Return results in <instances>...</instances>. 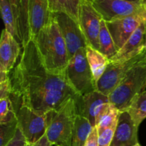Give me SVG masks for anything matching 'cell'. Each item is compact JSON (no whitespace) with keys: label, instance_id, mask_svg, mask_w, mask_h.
Instances as JSON below:
<instances>
[{"label":"cell","instance_id":"cell-30","mask_svg":"<svg viewBox=\"0 0 146 146\" xmlns=\"http://www.w3.org/2000/svg\"><path fill=\"white\" fill-rule=\"evenodd\" d=\"M84 146H99L98 145V134L96 127H94Z\"/></svg>","mask_w":146,"mask_h":146},{"label":"cell","instance_id":"cell-37","mask_svg":"<svg viewBox=\"0 0 146 146\" xmlns=\"http://www.w3.org/2000/svg\"><path fill=\"white\" fill-rule=\"evenodd\" d=\"M134 146H141V145H140L139 143H137L136 145H134Z\"/></svg>","mask_w":146,"mask_h":146},{"label":"cell","instance_id":"cell-20","mask_svg":"<svg viewBox=\"0 0 146 146\" xmlns=\"http://www.w3.org/2000/svg\"><path fill=\"white\" fill-rule=\"evenodd\" d=\"M120 115L121 111L113 104L108 103L104 105L98 114L96 121V127L100 130L117 125Z\"/></svg>","mask_w":146,"mask_h":146},{"label":"cell","instance_id":"cell-9","mask_svg":"<svg viewBox=\"0 0 146 146\" xmlns=\"http://www.w3.org/2000/svg\"><path fill=\"white\" fill-rule=\"evenodd\" d=\"M103 18L90 0H81L79 24L88 46L99 51V32Z\"/></svg>","mask_w":146,"mask_h":146},{"label":"cell","instance_id":"cell-32","mask_svg":"<svg viewBox=\"0 0 146 146\" xmlns=\"http://www.w3.org/2000/svg\"><path fill=\"white\" fill-rule=\"evenodd\" d=\"M9 4L10 5H11L13 14H14V18H15L16 24H17V18H18V9H19V0H9Z\"/></svg>","mask_w":146,"mask_h":146},{"label":"cell","instance_id":"cell-19","mask_svg":"<svg viewBox=\"0 0 146 146\" xmlns=\"http://www.w3.org/2000/svg\"><path fill=\"white\" fill-rule=\"evenodd\" d=\"M51 13H64L79 24L81 0H48Z\"/></svg>","mask_w":146,"mask_h":146},{"label":"cell","instance_id":"cell-33","mask_svg":"<svg viewBox=\"0 0 146 146\" xmlns=\"http://www.w3.org/2000/svg\"><path fill=\"white\" fill-rule=\"evenodd\" d=\"M10 78V73L7 72L5 70L0 68V83L7 81Z\"/></svg>","mask_w":146,"mask_h":146},{"label":"cell","instance_id":"cell-21","mask_svg":"<svg viewBox=\"0 0 146 146\" xmlns=\"http://www.w3.org/2000/svg\"><path fill=\"white\" fill-rule=\"evenodd\" d=\"M93 128L94 127L88 119L78 114L76 118L75 125L73 131L71 146L85 145Z\"/></svg>","mask_w":146,"mask_h":146},{"label":"cell","instance_id":"cell-34","mask_svg":"<svg viewBox=\"0 0 146 146\" xmlns=\"http://www.w3.org/2000/svg\"><path fill=\"white\" fill-rule=\"evenodd\" d=\"M139 2L142 8L143 9L144 11L146 12V0H139Z\"/></svg>","mask_w":146,"mask_h":146},{"label":"cell","instance_id":"cell-3","mask_svg":"<svg viewBox=\"0 0 146 146\" xmlns=\"http://www.w3.org/2000/svg\"><path fill=\"white\" fill-rule=\"evenodd\" d=\"M77 113L76 101L68 100L58 110L46 113L47 128L46 135L52 145L71 146L73 131Z\"/></svg>","mask_w":146,"mask_h":146},{"label":"cell","instance_id":"cell-12","mask_svg":"<svg viewBox=\"0 0 146 146\" xmlns=\"http://www.w3.org/2000/svg\"><path fill=\"white\" fill-rule=\"evenodd\" d=\"M109 98L98 91H92L79 97L76 104L77 113L89 121L93 127L104 105L109 103Z\"/></svg>","mask_w":146,"mask_h":146},{"label":"cell","instance_id":"cell-15","mask_svg":"<svg viewBox=\"0 0 146 146\" xmlns=\"http://www.w3.org/2000/svg\"><path fill=\"white\" fill-rule=\"evenodd\" d=\"M146 20L143 21L125 42L123 46L109 60L111 62L127 61L145 50Z\"/></svg>","mask_w":146,"mask_h":146},{"label":"cell","instance_id":"cell-29","mask_svg":"<svg viewBox=\"0 0 146 146\" xmlns=\"http://www.w3.org/2000/svg\"><path fill=\"white\" fill-rule=\"evenodd\" d=\"M11 94V85L10 78L7 81L0 83V99L10 98Z\"/></svg>","mask_w":146,"mask_h":146},{"label":"cell","instance_id":"cell-27","mask_svg":"<svg viewBox=\"0 0 146 146\" xmlns=\"http://www.w3.org/2000/svg\"><path fill=\"white\" fill-rule=\"evenodd\" d=\"M117 125L98 130L99 146H111Z\"/></svg>","mask_w":146,"mask_h":146},{"label":"cell","instance_id":"cell-17","mask_svg":"<svg viewBox=\"0 0 146 146\" xmlns=\"http://www.w3.org/2000/svg\"><path fill=\"white\" fill-rule=\"evenodd\" d=\"M17 28L21 47L31 40L29 24V0H19Z\"/></svg>","mask_w":146,"mask_h":146},{"label":"cell","instance_id":"cell-22","mask_svg":"<svg viewBox=\"0 0 146 146\" xmlns=\"http://www.w3.org/2000/svg\"><path fill=\"white\" fill-rule=\"evenodd\" d=\"M138 127L146 118V91L138 94L126 109Z\"/></svg>","mask_w":146,"mask_h":146},{"label":"cell","instance_id":"cell-24","mask_svg":"<svg viewBox=\"0 0 146 146\" xmlns=\"http://www.w3.org/2000/svg\"><path fill=\"white\" fill-rule=\"evenodd\" d=\"M0 10H1V14L4 27H5L4 29L8 31L20 44L15 18H14L9 0H0Z\"/></svg>","mask_w":146,"mask_h":146},{"label":"cell","instance_id":"cell-35","mask_svg":"<svg viewBox=\"0 0 146 146\" xmlns=\"http://www.w3.org/2000/svg\"><path fill=\"white\" fill-rule=\"evenodd\" d=\"M145 49L146 50V32H145Z\"/></svg>","mask_w":146,"mask_h":146},{"label":"cell","instance_id":"cell-11","mask_svg":"<svg viewBox=\"0 0 146 146\" xmlns=\"http://www.w3.org/2000/svg\"><path fill=\"white\" fill-rule=\"evenodd\" d=\"M146 20V13L106 21L118 51L123 46L140 24Z\"/></svg>","mask_w":146,"mask_h":146},{"label":"cell","instance_id":"cell-4","mask_svg":"<svg viewBox=\"0 0 146 146\" xmlns=\"http://www.w3.org/2000/svg\"><path fill=\"white\" fill-rule=\"evenodd\" d=\"M146 87V56L128 71L120 84L109 95L110 103L121 112L125 111L132 100L145 91Z\"/></svg>","mask_w":146,"mask_h":146},{"label":"cell","instance_id":"cell-6","mask_svg":"<svg viewBox=\"0 0 146 146\" xmlns=\"http://www.w3.org/2000/svg\"><path fill=\"white\" fill-rule=\"evenodd\" d=\"M18 127L25 137L28 143H34L46 134L47 117L46 113H41L21 104H13Z\"/></svg>","mask_w":146,"mask_h":146},{"label":"cell","instance_id":"cell-2","mask_svg":"<svg viewBox=\"0 0 146 146\" xmlns=\"http://www.w3.org/2000/svg\"><path fill=\"white\" fill-rule=\"evenodd\" d=\"M34 40L46 69L54 74H65L69 61L68 50L52 13L48 24Z\"/></svg>","mask_w":146,"mask_h":146},{"label":"cell","instance_id":"cell-5","mask_svg":"<svg viewBox=\"0 0 146 146\" xmlns=\"http://www.w3.org/2000/svg\"><path fill=\"white\" fill-rule=\"evenodd\" d=\"M65 75L70 85L80 96L96 90V84L87 60L86 48L78 50L70 58Z\"/></svg>","mask_w":146,"mask_h":146},{"label":"cell","instance_id":"cell-10","mask_svg":"<svg viewBox=\"0 0 146 146\" xmlns=\"http://www.w3.org/2000/svg\"><path fill=\"white\" fill-rule=\"evenodd\" d=\"M56 19L60 31L63 36L69 59L82 48L88 46L86 39L81 30L80 24L64 13H52Z\"/></svg>","mask_w":146,"mask_h":146},{"label":"cell","instance_id":"cell-13","mask_svg":"<svg viewBox=\"0 0 146 146\" xmlns=\"http://www.w3.org/2000/svg\"><path fill=\"white\" fill-rule=\"evenodd\" d=\"M138 127L127 111L121 112L111 146H134L138 143Z\"/></svg>","mask_w":146,"mask_h":146},{"label":"cell","instance_id":"cell-18","mask_svg":"<svg viewBox=\"0 0 146 146\" xmlns=\"http://www.w3.org/2000/svg\"><path fill=\"white\" fill-rule=\"evenodd\" d=\"M86 57L96 84L106 70L110 61L106 56L91 46L86 47Z\"/></svg>","mask_w":146,"mask_h":146},{"label":"cell","instance_id":"cell-7","mask_svg":"<svg viewBox=\"0 0 146 146\" xmlns=\"http://www.w3.org/2000/svg\"><path fill=\"white\" fill-rule=\"evenodd\" d=\"M146 56V50L129 60L121 62L110 61L106 70L96 84V90L109 96L125 77L130 69L136 63Z\"/></svg>","mask_w":146,"mask_h":146},{"label":"cell","instance_id":"cell-14","mask_svg":"<svg viewBox=\"0 0 146 146\" xmlns=\"http://www.w3.org/2000/svg\"><path fill=\"white\" fill-rule=\"evenodd\" d=\"M21 44L4 29L0 39V68L10 73L17 64L21 52Z\"/></svg>","mask_w":146,"mask_h":146},{"label":"cell","instance_id":"cell-1","mask_svg":"<svg viewBox=\"0 0 146 146\" xmlns=\"http://www.w3.org/2000/svg\"><path fill=\"white\" fill-rule=\"evenodd\" d=\"M21 48L19 60L10 72L13 104L46 113L59 109L71 98L77 102L80 96L65 74H54L46 69L34 39Z\"/></svg>","mask_w":146,"mask_h":146},{"label":"cell","instance_id":"cell-31","mask_svg":"<svg viewBox=\"0 0 146 146\" xmlns=\"http://www.w3.org/2000/svg\"><path fill=\"white\" fill-rule=\"evenodd\" d=\"M51 143L48 141V138H47L46 135H44L41 139L38 140L36 142L34 143H27V146H51Z\"/></svg>","mask_w":146,"mask_h":146},{"label":"cell","instance_id":"cell-26","mask_svg":"<svg viewBox=\"0 0 146 146\" xmlns=\"http://www.w3.org/2000/svg\"><path fill=\"white\" fill-rule=\"evenodd\" d=\"M14 114L10 98L0 99V123L7 122Z\"/></svg>","mask_w":146,"mask_h":146},{"label":"cell","instance_id":"cell-8","mask_svg":"<svg viewBox=\"0 0 146 146\" xmlns=\"http://www.w3.org/2000/svg\"><path fill=\"white\" fill-rule=\"evenodd\" d=\"M94 8L106 21H111L136 14L146 13L139 1L93 0Z\"/></svg>","mask_w":146,"mask_h":146},{"label":"cell","instance_id":"cell-23","mask_svg":"<svg viewBox=\"0 0 146 146\" xmlns=\"http://www.w3.org/2000/svg\"><path fill=\"white\" fill-rule=\"evenodd\" d=\"M99 51L109 60L118 52L111 33L107 28L106 23L104 19L101 22L99 32Z\"/></svg>","mask_w":146,"mask_h":146},{"label":"cell","instance_id":"cell-16","mask_svg":"<svg viewBox=\"0 0 146 146\" xmlns=\"http://www.w3.org/2000/svg\"><path fill=\"white\" fill-rule=\"evenodd\" d=\"M51 13L48 0H29V24L31 39L49 21Z\"/></svg>","mask_w":146,"mask_h":146},{"label":"cell","instance_id":"cell-36","mask_svg":"<svg viewBox=\"0 0 146 146\" xmlns=\"http://www.w3.org/2000/svg\"><path fill=\"white\" fill-rule=\"evenodd\" d=\"M90 1H93V0H90ZM128 1H139V0H128Z\"/></svg>","mask_w":146,"mask_h":146},{"label":"cell","instance_id":"cell-28","mask_svg":"<svg viewBox=\"0 0 146 146\" xmlns=\"http://www.w3.org/2000/svg\"><path fill=\"white\" fill-rule=\"evenodd\" d=\"M27 142L25 137L23 135L21 130L18 128L14 138L7 146H27Z\"/></svg>","mask_w":146,"mask_h":146},{"label":"cell","instance_id":"cell-25","mask_svg":"<svg viewBox=\"0 0 146 146\" xmlns=\"http://www.w3.org/2000/svg\"><path fill=\"white\" fill-rule=\"evenodd\" d=\"M18 128V121L14 113L7 122L0 123V146L8 145L14 138Z\"/></svg>","mask_w":146,"mask_h":146}]
</instances>
